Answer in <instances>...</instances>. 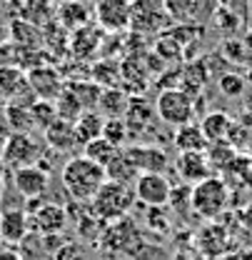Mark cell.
<instances>
[{
	"label": "cell",
	"mask_w": 252,
	"mask_h": 260,
	"mask_svg": "<svg viewBox=\"0 0 252 260\" xmlns=\"http://www.w3.org/2000/svg\"><path fill=\"white\" fill-rule=\"evenodd\" d=\"M0 260H23L20 250H13V248H0Z\"/></svg>",
	"instance_id": "836d02e7"
},
{
	"label": "cell",
	"mask_w": 252,
	"mask_h": 260,
	"mask_svg": "<svg viewBox=\"0 0 252 260\" xmlns=\"http://www.w3.org/2000/svg\"><path fill=\"white\" fill-rule=\"evenodd\" d=\"M200 128L205 133L207 143H222V140H227V138L232 135L235 123H232V118H230L227 113H220V110H218V113H207V115L202 118Z\"/></svg>",
	"instance_id": "e0dca14e"
},
{
	"label": "cell",
	"mask_w": 252,
	"mask_h": 260,
	"mask_svg": "<svg viewBox=\"0 0 252 260\" xmlns=\"http://www.w3.org/2000/svg\"><path fill=\"white\" fill-rule=\"evenodd\" d=\"M55 113H58V118H60V120L75 125V120L85 113V108H83V103L73 95V93L67 90V85H65V90L58 95V100H55Z\"/></svg>",
	"instance_id": "7402d4cb"
},
{
	"label": "cell",
	"mask_w": 252,
	"mask_h": 260,
	"mask_svg": "<svg viewBox=\"0 0 252 260\" xmlns=\"http://www.w3.org/2000/svg\"><path fill=\"white\" fill-rule=\"evenodd\" d=\"M28 93H32L30 85H28V75L20 68L3 65L0 68V100H5L10 105H20V98L28 95Z\"/></svg>",
	"instance_id": "5bb4252c"
},
{
	"label": "cell",
	"mask_w": 252,
	"mask_h": 260,
	"mask_svg": "<svg viewBox=\"0 0 252 260\" xmlns=\"http://www.w3.org/2000/svg\"><path fill=\"white\" fill-rule=\"evenodd\" d=\"M5 115H8L10 125L15 128V133H30V128L35 125L28 105H8Z\"/></svg>",
	"instance_id": "f1b7e54d"
},
{
	"label": "cell",
	"mask_w": 252,
	"mask_h": 260,
	"mask_svg": "<svg viewBox=\"0 0 252 260\" xmlns=\"http://www.w3.org/2000/svg\"><path fill=\"white\" fill-rule=\"evenodd\" d=\"M30 115H32V123H35L38 128L45 130L55 118H58L55 103H53V100H35L30 105Z\"/></svg>",
	"instance_id": "83f0119b"
},
{
	"label": "cell",
	"mask_w": 252,
	"mask_h": 260,
	"mask_svg": "<svg viewBox=\"0 0 252 260\" xmlns=\"http://www.w3.org/2000/svg\"><path fill=\"white\" fill-rule=\"evenodd\" d=\"M48 173L40 165H28V168H18L13 170V185L15 190L23 195L25 200H35L43 198L48 190Z\"/></svg>",
	"instance_id": "8fae6325"
},
{
	"label": "cell",
	"mask_w": 252,
	"mask_h": 260,
	"mask_svg": "<svg viewBox=\"0 0 252 260\" xmlns=\"http://www.w3.org/2000/svg\"><path fill=\"white\" fill-rule=\"evenodd\" d=\"M67 208L60 203H43L35 213H30V230L40 235H58L67 228Z\"/></svg>",
	"instance_id": "9c48e42d"
},
{
	"label": "cell",
	"mask_w": 252,
	"mask_h": 260,
	"mask_svg": "<svg viewBox=\"0 0 252 260\" xmlns=\"http://www.w3.org/2000/svg\"><path fill=\"white\" fill-rule=\"evenodd\" d=\"M63 188L75 203H90L97 190L105 185L107 173L105 168H100L85 155H73L70 160L63 165Z\"/></svg>",
	"instance_id": "6da1fadb"
},
{
	"label": "cell",
	"mask_w": 252,
	"mask_h": 260,
	"mask_svg": "<svg viewBox=\"0 0 252 260\" xmlns=\"http://www.w3.org/2000/svg\"><path fill=\"white\" fill-rule=\"evenodd\" d=\"M100 38L102 32L93 28V25H83L73 32V40H70V50L75 58H90L95 53V48L100 45Z\"/></svg>",
	"instance_id": "ac0fdd59"
},
{
	"label": "cell",
	"mask_w": 252,
	"mask_h": 260,
	"mask_svg": "<svg viewBox=\"0 0 252 260\" xmlns=\"http://www.w3.org/2000/svg\"><path fill=\"white\" fill-rule=\"evenodd\" d=\"M105 173H107V180H115V183H130V180H135L140 173L125 160V155H123V150H120V155L115 158V160L110 162L107 168H105Z\"/></svg>",
	"instance_id": "d4e9b609"
},
{
	"label": "cell",
	"mask_w": 252,
	"mask_h": 260,
	"mask_svg": "<svg viewBox=\"0 0 252 260\" xmlns=\"http://www.w3.org/2000/svg\"><path fill=\"white\" fill-rule=\"evenodd\" d=\"M88 205H90V213L95 218H100L105 223H118L135 205V190L130 185H125V183L105 180V185L97 190V195Z\"/></svg>",
	"instance_id": "7a4b0ae2"
},
{
	"label": "cell",
	"mask_w": 252,
	"mask_h": 260,
	"mask_svg": "<svg viewBox=\"0 0 252 260\" xmlns=\"http://www.w3.org/2000/svg\"><path fill=\"white\" fill-rule=\"evenodd\" d=\"M28 85H30V90L35 93L38 100H53V103L65 90L60 73L53 70V68H35V70H30L28 73Z\"/></svg>",
	"instance_id": "4fadbf2b"
},
{
	"label": "cell",
	"mask_w": 252,
	"mask_h": 260,
	"mask_svg": "<svg viewBox=\"0 0 252 260\" xmlns=\"http://www.w3.org/2000/svg\"><path fill=\"white\" fill-rule=\"evenodd\" d=\"M60 20L65 25H73L78 30V28L88 25V8L80 0H70V3H65L63 10H60Z\"/></svg>",
	"instance_id": "484cf974"
},
{
	"label": "cell",
	"mask_w": 252,
	"mask_h": 260,
	"mask_svg": "<svg viewBox=\"0 0 252 260\" xmlns=\"http://www.w3.org/2000/svg\"><path fill=\"white\" fill-rule=\"evenodd\" d=\"M135 200L148 205V208H167L172 185L162 173H140L135 178Z\"/></svg>",
	"instance_id": "5b68a950"
},
{
	"label": "cell",
	"mask_w": 252,
	"mask_h": 260,
	"mask_svg": "<svg viewBox=\"0 0 252 260\" xmlns=\"http://www.w3.org/2000/svg\"><path fill=\"white\" fill-rule=\"evenodd\" d=\"M43 133H45V143H48L53 150H58V153H73V150L80 145L75 125H73V123H65L60 118H55Z\"/></svg>",
	"instance_id": "9a60e30c"
},
{
	"label": "cell",
	"mask_w": 252,
	"mask_h": 260,
	"mask_svg": "<svg viewBox=\"0 0 252 260\" xmlns=\"http://www.w3.org/2000/svg\"><path fill=\"white\" fill-rule=\"evenodd\" d=\"M165 13L175 23H190L200 13V0H165Z\"/></svg>",
	"instance_id": "603a6c76"
},
{
	"label": "cell",
	"mask_w": 252,
	"mask_h": 260,
	"mask_svg": "<svg viewBox=\"0 0 252 260\" xmlns=\"http://www.w3.org/2000/svg\"><path fill=\"white\" fill-rule=\"evenodd\" d=\"M230 205V188L220 175H210L207 180L192 185L190 190V208L195 215L205 220H215Z\"/></svg>",
	"instance_id": "3957f363"
},
{
	"label": "cell",
	"mask_w": 252,
	"mask_h": 260,
	"mask_svg": "<svg viewBox=\"0 0 252 260\" xmlns=\"http://www.w3.org/2000/svg\"><path fill=\"white\" fill-rule=\"evenodd\" d=\"M175 170L183 178V183L192 188L212 175V162L207 160L205 153H180L175 160Z\"/></svg>",
	"instance_id": "7c38bea8"
},
{
	"label": "cell",
	"mask_w": 252,
	"mask_h": 260,
	"mask_svg": "<svg viewBox=\"0 0 252 260\" xmlns=\"http://www.w3.org/2000/svg\"><path fill=\"white\" fill-rule=\"evenodd\" d=\"M172 140H175V148H177L180 153H205V150L210 148V143H207L202 128L195 125V123H188V125L177 128Z\"/></svg>",
	"instance_id": "2e32d148"
},
{
	"label": "cell",
	"mask_w": 252,
	"mask_h": 260,
	"mask_svg": "<svg viewBox=\"0 0 252 260\" xmlns=\"http://www.w3.org/2000/svg\"><path fill=\"white\" fill-rule=\"evenodd\" d=\"M240 220H242V225L252 230V203H247L242 210H240Z\"/></svg>",
	"instance_id": "d6a6232c"
},
{
	"label": "cell",
	"mask_w": 252,
	"mask_h": 260,
	"mask_svg": "<svg viewBox=\"0 0 252 260\" xmlns=\"http://www.w3.org/2000/svg\"><path fill=\"white\" fill-rule=\"evenodd\" d=\"M123 155L125 160L137 170V173H162L170 168L167 160V153L158 148V145H150V143H135V145H125L123 148Z\"/></svg>",
	"instance_id": "8992f818"
},
{
	"label": "cell",
	"mask_w": 252,
	"mask_h": 260,
	"mask_svg": "<svg viewBox=\"0 0 252 260\" xmlns=\"http://www.w3.org/2000/svg\"><path fill=\"white\" fill-rule=\"evenodd\" d=\"M250 3H252V0H250Z\"/></svg>",
	"instance_id": "74e56055"
},
{
	"label": "cell",
	"mask_w": 252,
	"mask_h": 260,
	"mask_svg": "<svg viewBox=\"0 0 252 260\" xmlns=\"http://www.w3.org/2000/svg\"><path fill=\"white\" fill-rule=\"evenodd\" d=\"M38 158H40V145L30 138V133H13L3 145V162L13 170L35 165Z\"/></svg>",
	"instance_id": "52a82bcc"
},
{
	"label": "cell",
	"mask_w": 252,
	"mask_h": 260,
	"mask_svg": "<svg viewBox=\"0 0 252 260\" xmlns=\"http://www.w3.org/2000/svg\"><path fill=\"white\" fill-rule=\"evenodd\" d=\"M218 88H220V93L225 98H232V100H237V98L245 95L247 80H245L240 73H225V75H220V80H218Z\"/></svg>",
	"instance_id": "4316f807"
},
{
	"label": "cell",
	"mask_w": 252,
	"mask_h": 260,
	"mask_svg": "<svg viewBox=\"0 0 252 260\" xmlns=\"http://www.w3.org/2000/svg\"><path fill=\"white\" fill-rule=\"evenodd\" d=\"M130 108V98L118 90V88H102V95L97 103V110L105 115V118H123Z\"/></svg>",
	"instance_id": "ffe728a7"
},
{
	"label": "cell",
	"mask_w": 252,
	"mask_h": 260,
	"mask_svg": "<svg viewBox=\"0 0 252 260\" xmlns=\"http://www.w3.org/2000/svg\"><path fill=\"white\" fill-rule=\"evenodd\" d=\"M95 18H97V25L102 30L120 32L130 28L132 5H130V0H97L95 3Z\"/></svg>",
	"instance_id": "ba28073f"
},
{
	"label": "cell",
	"mask_w": 252,
	"mask_h": 260,
	"mask_svg": "<svg viewBox=\"0 0 252 260\" xmlns=\"http://www.w3.org/2000/svg\"><path fill=\"white\" fill-rule=\"evenodd\" d=\"M105 220H100V218H95V215H80L78 218V235L83 238V240H88V243H95L102 233H105Z\"/></svg>",
	"instance_id": "f546056e"
},
{
	"label": "cell",
	"mask_w": 252,
	"mask_h": 260,
	"mask_svg": "<svg viewBox=\"0 0 252 260\" xmlns=\"http://www.w3.org/2000/svg\"><path fill=\"white\" fill-rule=\"evenodd\" d=\"M45 260H53V258H45Z\"/></svg>",
	"instance_id": "8d00e7d4"
},
{
	"label": "cell",
	"mask_w": 252,
	"mask_h": 260,
	"mask_svg": "<svg viewBox=\"0 0 252 260\" xmlns=\"http://www.w3.org/2000/svg\"><path fill=\"white\" fill-rule=\"evenodd\" d=\"M222 53H225L227 60H235V63H245L247 60V50H245L242 40H225Z\"/></svg>",
	"instance_id": "1f68e13d"
},
{
	"label": "cell",
	"mask_w": 252,
	"mask_h": 260,
	"mask_svg": "<svg viewBox=\"0 0 252 260\" xmlns=\"http://www.w3.org/2000/svg\"><path fill=\"white\" fill-rule=\"evenodd\" d=\"M155 113L165 125L183 128V125L192 123V118H195V100L183 88H167L158 95Z\"/></svg>",
	"instance_id": "277c9868"
},
{
	"label": "cell",
	"mask_w": 252,
	"mask_h": 260,
	"mask_svg": "<svg viewBox=\"0 0 252 260\" xmlns=\"http://www.w3.org/2000/svg\"><path fill=\"white\" fill-rule=\"evenodd\" d=\"M132 13L140 15H167L165 13V0H130Z\"/></svg>",
	"instance_id": "4dcf8cb0"
},
{
	"label": "cell",
	"mask_w": 252,
	"mask_h": 260,
	"mask_svg": "<svg viewBox=\"0 0 252 260\" xmlns=\"http://www.w3.org/2000/svg\"><path fill=\"white\" fill-rule=\"evenodd\" d=\"M102 138L110 140L115 148H125L127 138H130V128H127L125 118H105V128H102Z\"/></svg>",
	"instance_id": "cb8c5ba5"
},
{
	"label": "cell",
	"mask_w": 252,
	"mask_h": 260,
	"mask_svg": "<svg viewBox=\"0 0 252 260\" xmlns=\"http://www.w3.org/2000/svg\"><path fill=\"white\" fill-rule=\"evenodd\" d=\"M102 128H105V115L97 110H85L78 120H75V133L80 145L90 143L95 138H102Z\"/></svg>",
	"instance_id": "d6986e66"
},
{
	"label": "cell",
	"mask_w": 252,
	"mask_h": 260,
	"mask_svg": "<svg viewBox=\"0 0 252 260\" xmlns=\"http://www.w3.org/2000/svg\"><path fill=\"white\" fill-rule=\"evenodd\" d=\"M242 45H245V50H247V55H250V53H252V30L247 32V38L242 40Z\"/></svg>",
	"instance_id": "e575fe53"
},
{
	"label": "cell",
	"mask_w": 252,
	"mask_h": 260,
	"mask_svg": "<svg viewBox=\"0 0 252 260\" xmlns=\"http://www.w3.org/2000/svg\"><path fill=\"white\" fill-rule=\"evenodd\" d=\"M30 235V215L25 208H8L0 213V240L8 245H20Z\"/></svg>",
	"instance_id": "30bf717a"
},
{
	"label": "cell",
	"mask_w": 252,
	"mask_h": 260,
	"mask_svg": "<svg viewBox=\"0 0 252 260\" xmlns=\"http://www.w3.org/2000/svg\"><path fill=\"white\" fill-rule=\"evenodd\" d=\"M83 155L90 158L93 162H97L100 168H107L110 162L120 155V148H115V145H113L110 140H105V138H95V140L83 145Z\"/></svg>",
	"instance_id": "44dd1931"
},
{
	"label": "cell",
	"mask_w": 252,
	"mask_h": 260,
	"mask_svg": "<svg viewBox=\"0 0 252 260\" xmlns=\"http://www.w3.org/2000/svg\"><path fill=\"white\" fill-rule=\"evenodd\" d=\"M0 195H3V180H0Z\"/></svg>",
	"instance_id": "d590c367"
}]
</instances>
